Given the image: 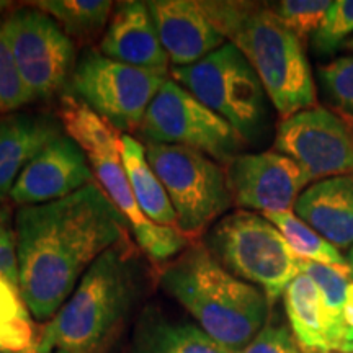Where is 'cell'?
<instances>
[{
	"label": "cell",
	"mask_w": 353,
	"mask_h": 353,
	"mask_svg": "<svg viewBox=\"0 0 353 353\" xmlns=\"http://www.w3.org/2000/svg\"><path fill=\"white\" fill-rule=\"evenodd\" d=\"M121 156L128 179L141 211L149 221L162 228L176 229V213L156 172L149 165L145 148L131 134H121Z\"/></svg>",
	"instance_id": "cell-22"
},
{
	"label": "cell",
	"mask_w": 353,
	"mask_h": 353,
	"mask_svg": "<svg viewBox=\"0 0 353 353\" xmlns=\"http://www.w3.org/2000/svg\"><path fill=\"white\" fill-rule=\"evenodd\" d=\"M226 176L234 205L262 214L293 211L312 182L301 164L276 151L241 154L228 164Z\"/></svg>",
	"instance_id": "cell-13"
},
{
	"label": "cell",
	"mask_w": 353,
	"mask_h": 353,
	"mask_svg": "<svg viewBox=\"0 0 353 353\" xmlns=\"http://www.w3.org/2000/svg\"><path fill=\"white\" fill-rule=\"evenodd\" d=\"M145 157L176 213V228L188 239L200 236L232 205L226 170L183 145L145 143Z\"/></svg>",
	"instance_id": "cell-8"
},
{
	"label": "cell",
	"mask_w": 353,
	"mask_h": 353,
	"mask_svg": "<svg viewBox=\"0 0 353 353\" xmlns=\"http://www.w3.org/2000/svg\"><path fill=\"white\" fill-rule=\"evenodd\" d=\"M237 353H301V350L285 325L267 324L249 345Z\"/></svg>",
	"instance_id": "cell-30"
},
{
	"label": "cell",
	"mask_w": 353,
	"mask_h": 353,
	"mask_svg": "<svg viewBox=\"0 0 353 353\" xmlns=\"http://www.w3.org/2000/svg\"><path fill=\"white\" fill-rule=\"evenodd\" d=\"M283 298L291 334L301 353H330L324 303L316 281L301 272Z\"/></svg>",
	"instance_id": "cell-21"
},
{
	"label": "cell",
	"mask_w": 353,
	"mask_h": 353,
	"mask_svg": "<svg viewBox=\"0 0 353 353\" xmlns=\"http://www.w3.org/2000/svg\"><path fill=\"white\" fill-rule=\"evenodd\" d=\"M198 2L226 41L245 56L281 117L316 107V85L304 43L281 23L268 3Z\"/></svg>",
	"instance_id": "cell-2"
},
{
	"label": "cell",
	"mask_w": 353,
	"mask_h": 353,
	"mask_svg": "<svg viewBox=\"0 0 353 353\" xmlns=\"http://www.w3.org/2000/svg\"><path fill=\"white\" fill-rule=\"evenodd\" d=\"M206 249L234 276L257 286L273 304L301 273L299 259L265 218L252 211H234L221 218L206 236Z\"/></svg>",
	"instance_id": "cell-6"
},
{
	"label": "cell",
	"mask_w": 353,
	"mask_h": 353,
	"mask_svg": "<svg viewBox=\"0 0 353 353\" xmlns=\"http://www.w3.org/2000/svg\"><path fill=\"white\" fill-rule=\"evenodd\" d=\"M33 6L52 17L69 38L83 41L99 34L113 12L110 0H43Z\"/></svg>",
	"instance_id": "cell-24"
},
{
	"label": "cell",
	"mask_w": 353,
	"mask_h": 353,
	"mask_svg": "<svg viewBox=\"0 0 353 353\" xmlns=\"http://www.w3.org/2000/svg\"><path fill=\"white\" fill-rule=\"evenodd\" d=\"M0 353H39V352H38V345H37V347L28 348V350H23V352H6V350H0Z\"/></svg>",
	"instance_id": "cell-33"
},
{
	"label": "cell",
	"mask_w": 353,
	"mask_h": 353,
	"mask_svg": "<svg viewBox=\"0 0 353 353\" xmlns=\"http://www.w3.org/2000/svg\"><path fill=\"white\" fill-rule=\"evenodd\" d=\"M330 353H335V352H330Z\"/></svg>",
	"instance_id": "cell-37"
},
{
	"label": "cell",
	"mask_w": 353,
	"mask_h": 353,
	"mask_svg": "<svg viewBox=\"0 0 353 353\" xmlns=\"http://www.w3.org/2000/svg\"><path fill=\"white\" fill-rule=\"evenodd\" d=\"M32 312L20 288L0 276V350L23 352L38 345Z\"/></svg>",
	"instance_id": "cell-25"
},
{
	"label": "cell",
	"mask_w": 353,
	"mask_h": 353,
	"mask_svg": "<svg viewBox=\"0 0 353 353\" xmlns=\"http://www.w3.org/2000/svg\"><path fill=\"white\" fill-rule=\"evenodd\" d=\"M138 131L145 143L183 145L226 165L244 145L239 132L174 79L159 88Z\"/></svg>",
	"instance_id": "cell-9"
},
{
	"label": "cell",
	"mask_w": 353,
	"mask_h": 353,
	"mask_svg": "<svg viewBox=\"0 0 353 353\" xmlns=\"http://www.w3.org/2000/svg\"><path fill=\"white\" fill-rule=\"evenodd\" d=\"M301 272L311 276L321 290L330 352L353 353V278L350 270L303 260Z\"/></svg>",
	"instance_id": "cell-19"
},
{
	"label": "cell",
	"mask_w": 353,
	"mask_h": 353,
	"mask_svg": "<svg viewBox=\"0 0 353 353\" xmlns=\"http://www.w3.org/2000/svg\"><path fill=\"white\" fill-rule=\"evenodd\" d=\"M330 3L329 0H281L268 6L281 23L304 43L319 30Z\"/></svg>",
	"instance_id": "cell-26"
},
{
	"label": "cell",
	"mask_w": 353,
	"mask_h": 353,
	"mask_svg": "<svg viewBox=\"0 0 353 353\" xmlns=\"http://www.w3.org/2000/svg\"><path fill=\"white\" fill-rule=\"evenodd\" d=\"M138 293V268L130 250L117 244L85 272L59 312L38 339V352L110 353L125 327Z\"/></svg>",
	"instance_id": "cell-4"
},
{
	"label": "cell",
	"mask_w": 353,
	"mask_h": 353,
	"mask_svg": "<svg viewBox=\"0 0 353 353\" xmlns=\"http://www.w3.org/2000/svg\"><path fill=\"white\" fill-rule=\"evenodd\" d=\"M0 276L19 286V247L7 210H0Z\"/></svg>",
	"instance_id": "cell-31"
},
{
	"label": "cell",
	"mask_w": 353,
	"mask_h": 353,
	"mask_svg": "<svg viewBox=\"0 0 353 353\" xmlns=\"http://www.w3.org/2000/svg\"><path fill=\"white\" fill-rule=\"evenodd\" d=\"M275 151L301 164L312 180L353 176V118L312 107L283 118Z\"/></svg>",
	"instance_id": "cell-12"
},
{
	"label": "cell",
	"mask_w": 353,
	"mask_h": 353,
	"mask_svg": "<svg viewBox=\"0 0 353 353\" xmlns=\"http://www.w3.org/2000/svg\"><path fill=\"white\" fill-rule=\"evenodd\" d=\"M20 76L33 100L56 95L74 65V43L52 17L39 8H19L2 21Z\"/></svg>",
	"instance_id": "cell-11"
},
{
	"label": "cell",
	"mask_w": 353,
	"mask_h": 353,
	"mask_svg": "<svg viewBox=\"0 0 353 353\" xmlns=\"http://www.w3.org/2000/svg\"><path fill=\"white\" fill-rule=\"evenodd\" d=\"M161 285L195 317L198 327L234 353L268 324L272 304L263 291L234 276L206 245H188L162 270Z\"/></svg>",
	"instance_id": "cell-3"
},
{
	"label": "cell",
	"mask_w": 353,
	"mask_h": 353,
	"mask_svg": "<svg viewBox=\"0 0 353 353\" xmlns=\"http://www.w3.org/2000/svg\"><path fill=\"white\" fill-rule=\"evenodd\" d=\"M319 79L341 113L353 118V56H343L319 68Z\"/></svg>",
	"instance_id": "cell-29"
},
{
	"label": "cell",
	"mask_w": 353,
	"mask_h": 353,
	"mask_svg": "<svg viewBox=\"0 0 353 353\" xmlns=\"http://www.w3.org/2000/svg\"><path fill=\"white\" fill-rule=\"evenodd\" d=\"M165 77L88 51L74 69L70 83L79 100L118 131L139 130Z\"/></svg>",
	"instance_id": "cell-10"
},
{
	"label": "cell",
	"mask_w": 353,
	"mask_h": 353,
	"mask_svg": "<svg viewBox=\"0 0 353 353\" xmlns=\"http://www.w3.org/2000/svg\"><path fill=\"white\" fill-rule=\"evenodd\" d=\"M353 34V0H335L312 34L311 41L319 54H332Z\"/></svg>",
	"instance_id": "cell-27"
},
{
	"label": "cell",
	"mask_w": 353,
	"mask_h": 353,
	"mask_svg": "<svg viewBox=\"0 0 353 353\" xmlns=\"http://www.w3.org/2000/svg\"><path fill=\"white\" fill-rule=\"evenodd\" d=\"M174 81L219 114L244 141H257L267 126V92L245 56L223 44L187 68H174Z\"/></svg>",
	"instance_id": "cell-7"
},
{
	"label": "cell",
	"mask_w": 353,
	"mask_h": 353,
	"mask_svg": "<svg viewBox=\"0 0 353 353\" xmlns=\"http://www.w3.org/2000/svg\"><path fill=\"white\" fill-rule=\"evenodd\" d=\"M263 216L281 232V236L299 259L327 265L339 270H348L347 259L339 252L337 247L325 241L311 226H307L301 218H298L294 211L263 213Z\"/></svg>",
	"instance_id": "cell-23"
},
{
	"label": "cell",
	"mask_w": 353,
	"mask_h": 353,
	"mask_svg": "<svg viewBox=\"0 0 353 353\" xmlns=\"http://www.w3.org/2000/svg\"><path fill=\"white\" fill-rule=\"evenodd\" d=\"M8 7H10V2H6V0H0V15H2V13L6 12Z\"/></svg>",
	"instance_id": "cell-34"
},
{
	"label": "cell",
	"mask_w": 353,
	"mask_h": 353,
	"mask_svg": "<svg viewBox=\"0 0 353 353\" xmlns=\"http://www.w3.org/2000/svg\"><path fill=\"white\" fill-rule=\"evenodd\" d=\"M63 132V125L43 114L8 113L0 117V205L10 195L25 167Z\"/></svg>",
	"instance_id": "cell-18"
},
{
	"label": "cell",
	"mask_w": 353,
	"mask_h": 353,
	"mask_svg": "<svg viewBox=\"0 0 353 353\" xmlns=\"http://www.w3.org/2000/svg\"><path fill=\"white\" fill-rule=\"evenodd\" d=\"M61 123L65 134L76 141L85 152L88 164L103 187L105 195L123 214L145 255L154 262L162 263L183 252L190 242L187 236L176 229L157 226L141 211L123 162L121 136L118 130L88 108L82 100L69 95L63 100Z\"/></svg>",
	"instance_id": "cell-5"
},
{
	"label": "cell",
	"mask_w": 353,
	"mask_h": 353,
	"mask_svg": "<svg viewBox=\"0 0 353 353\" xmlns=\"http://www.w3.org/2000/svg\"><path fill=\"white\" fill-rule=\"evenodd\" d=\"M343 48H345V50H348V51H352L353 52V37L352 38H348V41L343 44Z\"/></svg>",
	"instance_id": "cell-35"
},
{
	"label": "cell",
	"mask_w": 353,
	"mask_h": 353,
	"mask_svg": "<svg viewBox=\"0 0 353 353\" xmlns=\"http://www.w3.org/2000/svg\"><path fill=\"white\" fill-rule=\"evenodd\" d=\"M148 7L174 68L195 64L228 43L198 0H154Z\"/></svg>",
	"instance_id": "cell-15"
},
{
	"label": "cell",
	"mask_w": 353,
	"mask_h": 353,
	"mask_svg": "<svg viewBox=\"0 0 353 353\" xmlns=\"http://www.w3.org/2000/svg\"><path fill=\"white\" fill-rule=\"evenodd\" d=\"M32 101H34L33 97L20 76L0 23V113L8 114Z\"/></svg>",
	"instance_id": "cell-28"
},
{
	"label": "cell",
	"mask_w": 353,
	"mask_h": 353,
	"mask_svg": "<svg viewBox=\"0 0 353 353\" xmlns=\"http://www.w3.org/2000/svg\"><path fill=\"white\" fill-rule=\"evenodd\" d=\"M90 183H94V172L85 152L63 132L25 167L10 198L20 206L44 205L70 196Z\"/></svg>",
	"instance_id": "cell-14"
},
{
	"label": "cell",
	"mask_w": 353,
	"mask_h": 353,
	"mask_svg": "<svg viewBox=\"0 0 353 353\" xmlns=\"http://www.w3.org/2000/svg\"><path fill=\"white\" fill-rule=\"evenodd\" d=\"M130 353H234L201 327L148 311L141 319Z\"/></svg>",
	"instance_id": "cell-20"
},
{
	"label": "cell",
	"mask_w": 353,
	"mask_h": 353,
	"mask_svg": "<svg viewBox=\"0 0 353 353\" xmlns=\"http://www.w3.org/2000/svg\"><path fill=\"white\" fill-rule=\"evenodd\" d=\"M347 262H348V270H350V276L353 278V247H352L350 254H348V259H347Z\"/></svg>",
	"instance_id": "cell-32"
},
{
	"label": "cell",
	"mask_w": 353,
	"mask_h": 353,
	"mask_svg": "<svg viewBox=\"0 0 353 353\" xmlns=\"http://www.w3.org/2000/svg\"><path fill=\"white\" fill-rule=\"evenodd\" d=\"M51 353H70V352H65V350H54V352H51Z\"/></svg>",
	"instance_id": "cell-36"
},
{
	"label": "cell",
	"mask_w": 353,
	"mask_h": 353,
	"mask_svg": "<svg viewBox=\"0 0 353 353\" xmlns=\"http://www.w3.org/2000/svg\"><path fill=\"white\" fill-rule=\"evenodd\" d=\"M294 213L332 245H353V176L309 185L298 198Z\"/></svg>",
	"instance_id": "cell-17"
},
{
	"label": "cell",
	"mask_w": 353,
	"mask_h": 353,
	"mask_svg": "<svg viewBox=\"0 0 353 353\" xmlns=\"http://www.w3.org/2000/svg\"><path fill=\"white\" fill-rule=\"evenodd\" d=\"M100 50L110 59L162 77L169 69L170 59L144 2H121L114 8Z\"/></svg>",
	"instance_id": "cell-16"
},
{
	"label": "cell",
	"mask_w": 353,
	"mask_h": 353,
	"mask_svg": "<svg viewBox=\"0 0 353 353\" xmlns=\"http://www.w3.org/2000/svg\"><path fill=\"white\" fill-rule=\"evenodd\" d=\"M125 218L95 182L15 216L19 288L32 316L52 319L101 254L123 242Z\"/></svg>",
	"instance_id": "cell-1"
}]
</instances>
